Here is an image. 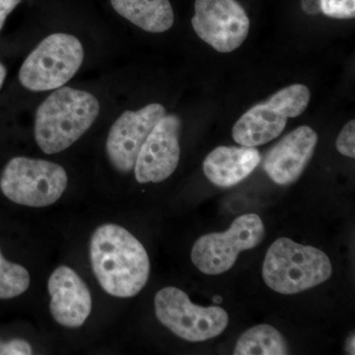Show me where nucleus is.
Instances as JSON below:
<instances>
[{"instance_id":"f257e3e1","label":"nucleus","mask_w":355,"mask_h":355,"mask_svg":"<svg viewBox=\"0 0 355 355\" xmlns=\"http://www.w3.org/2000/svg\"><path fill=\"white\" fill-rule=\"evenodd\" d=\"M90 261L100 286L114 297L137 295L150 275L146 248L118 224H103L96 229L90 239Z\"/></svg>"},{"instance_id":"f03ea898","label":"nucleus","mask_w":355,"mask_h":355,"mask_svg":"<svg viewBox=\"0 0 355 355\" xmlns=\"http://www.w3.org/2000/svg\"><path fill=\"white\" fill-rule=\"evenodd\" d=\"M99 112V102L91 93L70 87L57 89L37 110V144L46 154L62 153L87 132Z\"/></svg>"},{"instance_id":"7ed1b4c3","label":"nucleus","mask_w":355,"mask_h":355,"mask_svg":"<svg viewBox=\"0 0 355 355\" xmlns=\"http://www.w3.org/2000/svg\"><path fill=\"white\" fill-rule=\"evenodd\" d=\"M331 275L333 266L323 251L288 238L273 242L263 261L266 286L284 295L309 291L330 279Z\"/></svg>"},{"instance_id":"20e7f679","label":"nucleus","mask_w":355,"mask_h":355,"mask_svg":"<svg viewBox=\"0 0 355 355\" xmlns=\"http://www.w3.org/2000/svg\"><path fill=\"white\" fill-rule=\"evenodd\" d=\"M69 183L62 166L44 159L15 157L7 163L0 190L11 202L29 207H46L62 197Z\"/></svg>"},{"instance_id":"39448f33","label":"nucleus","mask_w":355,"mask_h":355,"mask_svg":"<svg viewBox=\"0 0 355 355\" xmlns=\"http://www.w3.org/2000/svg\"><path fill=\"white\" fill-rule=\"evenodd\" d=\"M83 60V46L76 37L51 35L26 58L19 70L20 83L34 92L62 87L76 76Z\"/></svg>"},{"instance_id":"423d86ee","label":"nucleus","mask_w":355,"mask_h":355,"mask_svg":"<svg viewBox=\"0 0 355 355\" xmlns=\"http://www.w3.org/2000/svg\"><path fill=\"white\" fill-rule=\"evenodd\" d=\"M309 88L293 84L277 91L266 102L254 105L233 127L232 137L243 146H261L279 137L289 118L304 113L309 105Z\"/></svg>"},{"instance_id":"0eeeda50","label":"nucleus","mask_w":355,"mask_h":355,"mask_svg":"<svg viewBox=\"0 0 355 355\" xmlns=\"http://www.w3.org/2000/svg\"><path fill=\"white\" fill-rule=\"evenodd\" d=\"M154 307L158 321L174 335L191 343L209 340L227 328V312L218 306L193 304L188 294L177 287H165L156 293Z\"/></svg>"},{"instance_id":"6e6552de","label":"nucleus","mask_w":355,"mask_h":355,"mask_svg":"<svg viewBox=\"0 0 355 355\" xmlns=\"http://www.w3.org/2000/svg\"><path fill=\"white\" fill-rule=\"evenodd\" d=\"M265 235L261 217L244 214L237 217L225 232L202 236L191 249V261L205 275H221L233 268L240 253L259 246Z\"/></svg>"},{"instance_id":"1a4fd4ad","label":"nucleus","mask_w":355,"mask_h":355,"mask_svg":"<svg viewBox=\"0 0 355 355\" xmlns=\"http://www.w3.org/2000/svg\"><path fill=\"white\" fill-rule=\"evenodd\" d=\"M191 25L198 36L214 50L231 53L247 39L250 19L236 0H196Z\"/></svg>"},{"instance_id":"9d476101","label":"nucleus","mask_w":355,"mask_h":355,"mask_svg":"<svg viewBox=\"0 0 355 355\" xmlns=\"http://www.w3.org/2000/svg\"><path fill=\"white\" fill-rule=\"evenodd\" d=\"M181 128L179 116L166 114L151 130L133 168L139 183H161L175 172L181 155Z\"/></svg>"},{"instance_id":"9b49d317","label":"nucleus","mask_w":355,"mask_h":355,"mask_svg":"<svg viewBox=\"0 0 355 355\" xmlns=\"http://www.w3.org/2000/svg\"><path fill=\"white\" fill-rule=\"evenodd\" d=\"M166 114L164 107L154 103L139 111H125L114 121L107 139L106 151L116 171H132L142 144Z\"/></svg>"},{"instance_id":"f8f14e48","label":"nucleus","mask_w":355,"mask_h":355,"mask_svg":"<svg viewBox=\"0 0 355 355\" xmlns=\"http://www.w3.org/2000/svg\"><path fill=\"white\" fill-rule=\"evenodd\" d=\"M50 312L55 321L69 329L83 327L92 311V297L80 275L67 266H60L48 282Z\"/></svg>"},{"instance_id":"ddd939ff","label":"nucleus","mask_w":355,"mask_h":355,"mask_svg":"<svg viewBox=\"0 0 355 355\" xmlns=\"http://www.w3.org/2000/svg\"><path fill=\"white\" fill-rule=\"evenodd\" d=\"M317 144L318 135L313 128L307 125L295 128L270 149L263 170L275 184H293L309 164Z\"/></svg>"},{"instance_id":"4468645a","label":"nucleus","mask_w":355,"mask_h":355,"mask_svg":"<svg viewBox=\"0 0 355 355\" xmlns=\"http://www.w3.org/2000/svg\"><path fill=\"white\" fill-rule=\"evenodd\" d=\"M260 162L256 147L218 146L205 159L203 172L216 186L230 188L249 177Z\"/></svg>"},{"instance_id":"2eb2a0df","label":"nucleus","mask_w":355,"mask_h":355,"mask_svg":"<svg viewBox=\"0 0 355 355\" xmlns=\"http://www.w3.org/2000/svg\"><path fill=\"white\" fill-rule=\"evenodd\" d=\"M111 3L121 16L146 32H166L174 24L169 0H111Z\"/></svg>"},{"instance_id":"dca6fc26","label":"nucleus","mask_w":355,"mask_h":355,"mask_svg":"<svg viewBox=\"0 0 355 355\" xmlns=\"http://www.w3.org/2000/svg\"><path fill=\"white\" fill-rule=\"evenodd\" d=\"M235 355H286L289 354L284 336L270 324H258L238 338Z\"/></svg>"},{"instance_id":"f3484780","label":"nucleus","mask_w":355,"mask_h":355,"mask_svg":"<svg viewBox=\"0 0 355 355\" xmlns=\"http://www.w3.org/2000/svg\"><path fill=\"white\" fill-rule=\"evenodd\" d=\"M30 282V273L24 266L7 261L0 251V299L20 296L29 288Z\"/></svg>"},{"instance_id":"a211bd4d","label":"nucleus","mask_w":355,"mask_h":355,"mask_svg":"<svg viewBox=\"0 0 355 355\" xmlns=\"http://www.w3.org/2000/svg\"><path fill=\"white\" fill-rule=\"evenodd\" d=\"M322 12L336 19H352L355 16V0H321Z\"/></svg>"},{"instance_id":"6ab92c4d","label":"nucleus","mask_w":355,"mask_h":355,"mask_svg":"<svg viewBox=\"0 0 355 355\" xmlns=\"http://www.w3.org/2000/svg\"><path fill=\"white\" fill-rule=\"evenodd\" d=\"M338 153L347 157H355V121H349L343 127L336 142Z\"/></svg>"},{"instance_id":"aec40b11","label":"nucleus","mask_w":355,"mask_h":355,"mask_svg":"<svg viewBox=\"0 0 355 355\" xmlns=\"http://www.w3.org/2000/svg\"><path fill=\"white\" fill-rule=\"evenodd\" d=\"M33 354L31 345L25 340L13 338L8 342L0 340V355H30Z\"/></svg>"},{"instance_id":"412c9836","label":"nucleus","mask_w":355,"mask_h":355,"mask_svg":"<svg viewBox=\"0 0 355 355\" xmlns=\"http://www.w3.org/2000/svg\"><path fill=\"white\" fill-rule=\"evenodd\" d=\"M20 2L21 0H0V30L3 27L7 16L12 12Z\"/></svg>"},{"instance_id":"4be33fe9","label":"nucleus","mask_w":355,"mask_h":355,"mask_svg":"<svg viewBox=\"0 0 355 355\" xmlns=\"http://www.w3.org/2000/svg\"><path fill=\"white\" fill-rule=\"evenodd\" d=\"M301 6L303 10L310 15H316L322 12L321 0H302Z\"/></svg>"},{"instance_id":"5701e85b","label":"nucleus","mask_w":355,"mask_h":355,"mask_svg":"<svg viewBox=\"0 0 355 355\" xmlns=\"http://www.w3.org/2000/svg\"><path fill=\"white\" fill-rule=\"evenodd\" d=\"M354 334L352 333V335L349 336V338H347V342H345V352H347V354H355V342H354Z\"/></svg>"},{"instance_id":"b1692460","label":"nucleus","mask_w":355,"mask_h":355,"mask_svg":"<svg viewBox=\"0 0 355 355\" xmlns=\"http://www.w3.org/2000/svg\"><path fill=\"white\" fill-rule=\"evenodd\" d=\"M7 76L6 67L3 64H0V89L3 85L4 80H6Z\"/></svg>"}]
</instances>
